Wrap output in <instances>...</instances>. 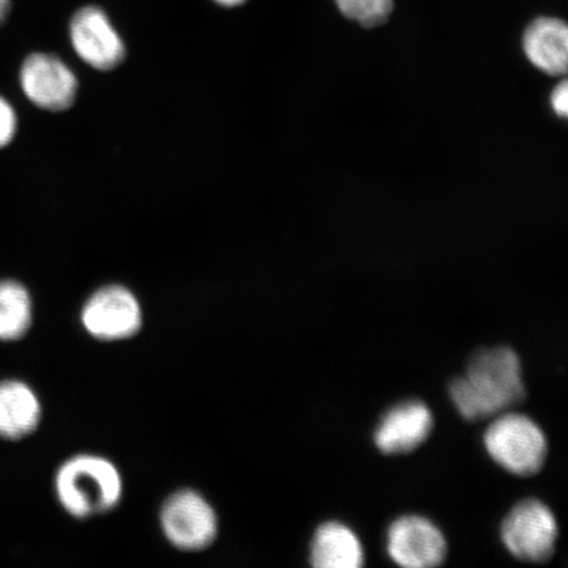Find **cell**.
<instances>
[{"label":"cell","instance_id":"obj_5","mask_svg":"<svg viewBox=\"0 0 568 568\" xmlns=\"http://www.w3.org/2000/svg\"><path fill=\"white\" fill-rule=\"evenodd\" d=\"M69 36L77 55L92 69L113 70L125 59L122 36L101 7L84 6L78 10L70 20Z\"/></svg>","mask_w":568,"mask_h":568},{"label":"cell","instance_id":"obj_10","mask_svg":"<svg viewBox=\"0 0 568 568\" xmlns=\"http://www.w3.org/2000/svg\"><path fill=\"white\" fill-rule=\"evenodd\" d=\"M435 418L422 400L396 404L382 416L374 444L386 456H402L420 447L432 435Z\"/></svg>","mask_w":568,"mask_h":568},{"label":"cell","instance_id":"obj_13","mask_svg":"<svg viewBox=\"0 0 568 568\" xmlns=\"http://www.w3.org/2000/svg\"><path fill=\"white\" fill-rule=\"evenodd\" d=\"M41 406L33 390L19 381L0 383V436L23 438L38 428Z\"/></svg>","mask_w":568,"mask_h":568},{"label":"cell","instance_id":"obj_2","mask_svg":"<svg viewBox=\"0 0 568 568\" xmlns=\"http://www.w3.org/2000/svg\"><path fill=\"white\" fill-rule=\"evenodd\" d=\"M55 493L71 516L84 518L116 507L123 494V481L110 460L77 456L57 473Z\"/></svg>","mask_w":568,"mask_h":568},{"label":"cell","instance_id":"obj_6","mask_svg":"<svg viewBox=\"0 0 568 568\" xmlns=\"http://www.w3.org/2000/svg\"><path fill=\"white\" fill-rule=\"evenodd\" d=\"M161 525L175 548L202 550L217 535L215 510L194 491H180L170 496L161 510Z\"/></svg>","mask_w":568,"mask_h":568},{"label":"cell","instance_id":"obj_4","mask_svg":"<svg viewBox=\"0 0 568 568\" xmlns=\"http://www.w3.org/2000/svg\"><path fill=\"white\" fill-rule=\"evenodd\" d=\"M559 528L556 515L541 500L530 497L509 510L500 528L504 546L517 559L545 564L557 549Z\"/></svg>","mask_w":568,"mask_h":568},{"label":"cell","instance_id":"obj_9","mask_svg":"<svg viewBox=\"0 0 568 568\" xmlns=\"http://www.w3.org/2000/svg\"><path fill=\"white\" fill-rule=\"evenodd\" d=\"M24 94L42 110L61 112L74 104L77 77L65 62L53 54L28 55L20 71Z\"/></svg>","mask_w":568,"mask_h":568},{"label":"cell","instance_id":"obj_15","mask_svg":"<svg viewBox=\"0 0 568 568\" xmlns=\"http://www.w3.org/2000/svg\"><path fill=\"white\" fill-rule=\"evenodd\" d=\"M346 19L365 28L385 24L394 11V0H335Z\"/></svg>","mask_w":568,"mask_h":568},{"label":"cell","instance_id":"obj_3","mask_svg":"<svg viewBox=\"0 0 568 568\" xmlns=\"http://www.w3.org/2000/svg\"><path fill=\"white\" fill-rule=\"evenodd\" d=\"M483 443L495 464L516 477H532L541 471L548 458L544 430L530 417L515 412L495 416Z\"/></svg>","mask_w":568,"mask_h":568},{"label":"cell","instance_id":"obj_16","mask_svg":"<svg viewBox=\"0 0 568 568\" xmlns=\"http://www.w3.org/2000/svg\"><path fill=\"white\" fill-rule=\"evenodd\" d=\"M18 118L13 106L0 95V148H4L16 138Z\"/></svg>","mask_w":568,"mask_h":568},{"label":"cell","instance_id":"obj_17","mask_svg":"<svg viewBox=\"0 0 568 568\" xmlns=\"http://www.w3.org/2000/svg\"><path fill=\"white\" fill-rule=\"evenodd\" d=\"M550 103L557 116L566 119L568 113V84L562 81L552 90Z\"/></svg>","mask_w":568,"mask_h":568},{"label":"cell","instance_id":"obj_1","mask_svg":"<svg viewBox=\"0 0 568 568\" xmlns=\"http://www.w3.org/2000/svg\"><path fill=\"white\" fill-rule=\"evenodd\" d=\"M449 395L467 422H481L507 412L527 396L520 358L508 346L474 353L465 375L450 382Z\"/></svg>","mask_w":568,"mask_h":568},{"label":"cell","instance_id":"obj_19","mask_svg":"<svg viewBox=\"0 0 568 568\" xmlns=\"http://www.w3.org/2000/svg\"><path fill=\"white\" fill-rule=\"evenodd\" d=\"M219 6L225 7V9H234V7L243 6L247 0H213Z\"/></svg>","mask_w":568,"mask_h":568},{"label":"cell","instance_id":"obj_12","mask_svg":"<svg viewBox=\"0 0 568 568\" xmlns=\"http://www.w3.org/2000/svg\"><path fill=\"white\" fill-rule=\"evenodd\" d=\"M310 562L316 568H359L365 564L364 546L347 525L326 521L312 538Z\"/></svg>","mask_w":568,"mask_h":568},{"label":"cell","instance_id":"obj_8","mask_svg":"<svg viewBox=\"0 0 568 568\" xmlns=\"http://www.w3.org/2000/svg\"><path fill=\"white\" fill-rule=\"evenodd\" d=\"M81 320L92 337L116 341L136 335L141 328L142 312L130 290L112 284L90 296L83 305Z\"/></svg>","mask_w":568,"mask_h":568},{"label":"cell","instance_id":"obj_18","mask_svg":"<svg viewBox=\"0 0 568 568\" xmlns=\"http://www.w3.org/2000/svg\"><path fill=\"white\" fill-rule=\"evenodd\" d=\"M11 12V0H0V26L4 23Z\"/></svg>","mask_w":568,"mask_h":568},{"label":"cell","instance_id":"obj_14","mask_svg":"<svg viewBox=\"0 0 568 568\" xmlns=\"http://www.w3.org/2000/svg\"><path fill=\"white\" fill-rule=\"evenodd\" d=\"M31 324L32 300L28 290L17 281H0V339H19Z\"/></svg>","mask_w":568,"mask_h":568},{"label":"cell","instance_id":"obj_7","mask_svg":"<svg viewBox=\"0 0 568 568\" xmlns=\"http://www.w3.org/2000/svg\"><path fill=\"white\" fill-rule=\"evenodd\" d=\"M386 548L396 565L407 568L437 567L447 557L444 532L418 515L400 516L389 525Z\"/></svg>","mask_w":568,"mask_h":568},{"label":"cell","instance_id":"obj_11","mask_svg":"<svg viewBox=\"0 0 568 568\" xmlns=\"http://www.w3.org/2000/svg\"><path fill=\"white\" fill-rule=\"evenodd\" d=\"M524 53L532 67L551 77L567 73L568 28L557 18H538L525 30Z\"/></svg>","mask_w":568,"mask_h":568}]
</instances>
